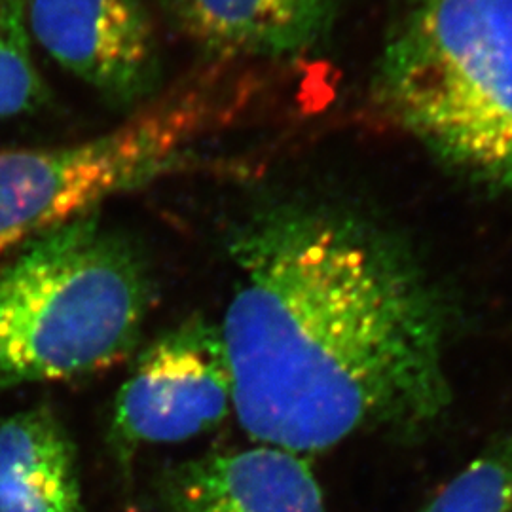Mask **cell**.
I'll use <instances>...</instances> for the list:
<instances>
[{"label": "cell", "instance_id": "8", "mask_svg": "<svg viewBox=\"0 0 512 512\" xmlns=\"http://www.w3.org/2000/svg\"><path fill=\"white\" fill-rule=\"evenodd\" d=\"M169 23L215 63L293 59L329 40L342 0H160Z\"/></svg>", "mask_w": 512, "mask_h": 512}, {"label": "cell", "instance_id": "3", "mask_svg": "<svg viewBox=\"0 0 512 512\" xmlns=\"http://www.w3.org/2000/svg\"><path fill=\"white\" fill-rule=\"evenodd\" d=\"M152 296L145 258L97 211L27 241L0 266V389L120 363Z\"/></svg>", "mask_w": 512, "mask_h": 512}, {"label": "cell", "instance_id": "9", "mask_svg": "<svg viewBox=\"0 0 512 512\" xmlns=\"http://www.w3.org/2000/svg\"><path fill=\"white\" fill-rule=\"evenodd\" d=\"M0 512H88L76 446L46 404L0 421Z\"/></svg>", "mask_w": 512, "mask_h": 512}, {"label": "cell", "instance_id": "11", "mask_svg": "<svg viewBox=\"0 0 512 512\" xmlns=\"http://www.w3.org/2000/svg\"><path fill=\"white\" fill-rule=\"evenodd\" d=\"M50 97L33 57L25 0H0V120L44 109Z\"/></svg>", "mask_w": 512, "mask_h": 512}, {"label": "cell", "instance_id": "10", "mask_svg": "<svg viewBox=\"0 0 512 512\" xmlns=\"http://www.w3.org/2000/svg\"><path fill=\"white\" fill-rule=\"evenodd\" d=\"M420 512H512V431L488 440Z\"/></svg>", "mask_w": 512, "mask_h": 512}, {"label": "cell", "instance_id": "2", "mask_svg": "<svg viewBox=\"0 0 512 512\" xmlns=\"http://www.w3.org/2000/svg\"><path fill=\"white\" fill-rule=\"evenodd\" d=\"M372 97L442 167L512 196V0H404Z\"/></svg>", "mask_w": 512, "mask_h": 512}, {"label": "cell", "instance_id": "1", "mask_svg": "<svg viewBox=\"0 0 512 512\" xmlns=\"http://www.w3.org/2000/svg\"><path fill=\"white\" fill-rule=\"evenodd\" d=\"M220 323L234 412L298 456L357 435L427 433L448 414V311L412 251L349 205L262 203L228 238Z\"/></svg>", "mask_w": 512, "mask_h": 512}, {"label": "cell", "instance_id": "7", "mask_svg": "<svg viewBox=\"0 0 512 512\" xmlns=\"http://www.w3.org/2000/svg\"><path fill=\"white\" fill-rule=\"evenodd\" d=\"M150 512H330L304 456L255 448L188 459L158 482Z\"/></svg>", "mask_w": 512, "mask_h": 512}, {"label": "cell", "instance_id": "6", "mask_svg": "<svg viewBox=\"0 0 512 512\" xmlns=\"http://www.w3.org/2000/svg\"><path fill=\"white\" fill-rule=\"evenodd\" d=\"M31 38L116 109L160 93L162 50L147 0H25Z\"/></svg>", "mask_w": 512, "mask_h": 512}, {"label": "cell", "instance_id": "5", "mask_svg": "<svg viewBox=\"0 0 512 512\" xmlns=\"http://www.w3.org/2000/svg\"><path fill=\"white\" fill-rule=\"evenodd\" d=\"M234 410V378L220 325L194 315L156 338L120 387L112 439L126 454L215 429Z\"/></svg>", "mask_w": 512, "mask_h": 512}, {"label": "cell", "instance_id": "4", "mask_svg": "<svg viewBox=\"0 0 512 512\" xmlns=\"http://www.w3.org/2000/svg\"><path fill=\"white\" fill-rule=\"evenodd\" d=\"M236 80L203 69L122 126L78 145L0 150V258L110 196L200 165L196 147L243 110Z\"/></svg>", "mask_w": 512, "mask_h": 512}]
</instances>
